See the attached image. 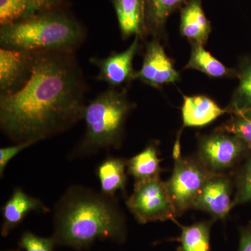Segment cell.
I'll list each match as a JSON object with an SVG mask.
<instances>
[{"label":"cell","mask_w":251,"mask_h":251,"mask_svg":"<svg viewBox=\"0 0 251 251\" xmlns=\"http://www.w3.org/2000/svg\"><path fill=\"white\" fill-rule=\"evenodd\" d=\"M87 85L74 52H36L30 78L0 96V128L16 143L52 138L83 120Z\"/></svg>","instance_id":"6da1fadb"},{"label":"cell","mask_w":251,"mask_h":251,"mask_svg":"<svg viewBox=\"0 0 251 251\" xmlns=\"http://www.w3.org/2000/svg\"><path fill=\"white\" fill-rule=\"evenodd\" d=\"M126 227L115 197L85 186H70L54 208L56 244L82 250L100 240L125 242Z\"/></svg>","instance_id":"7a4b0ae2"},{"label":"cell","mask_w":251,"mask_h":251,"mask_svg":"<svg viewBox=\"0 0 251 251\" xmlns=\"http://www.w3.org/2000/svg\"><path fill=\"white\" fill-rule=\"evenodd\" d=\"M85 39V28L64 9L0 26V45L4 49L75 52Z\"/></svg>","instance_id":"3957f363"},{"label":"cell","mask_w":251,"mask_h":251,"mask_svg":"<svg viewBox=\"0 0 251 251\" xmlns=\"http://www.w3.org/2000/svg\"><path fill=\"white\" fill-rule=\"evenodd\" d=\"M132 106L125 92L114 88L91 100L84 113L85 135L73 155L85 156L103 149L120 148L126 120Z\"/></svg>","instance_id":"277c9868"},{"label":"cell","mask_w":251,"mask_h":251,"mask_svg":"<svg viewBox=\"0 0 251 251\" xmlns=\"http://www.w3.org/2000/svg\"><path fill=\"white\" fill-rule=\"evenodd\" d=\"M171 178L165 182L176 216H181L190 209L207 180L215 173H211L197 157L175 158Z\"/></svg>","instance_id":"5b68a950"},{"label":"cell","mask_w":251,"mask_h":251,"mask_svg":"<svg viewBox=\"0 0 251 251\" xmlns=\"http://www.w3.org/2000/svg\"><path fill=\"white\" fill-rule=\"evenodd\" d=\"M126 204L141 224L173 220L177 216L166 184L160 176L135 182L133 192Z\"/></svg>","instance_id":"8992f818"},{"label":"cell","mask_w":251,"mask_h":251,"mask_svg":"<svg viewBox=\"0 0 251 251\" xmlns=\"http://www.w3.org/2000/svg\"><path fill=\"white\" fill-rule=\"evenodd\" d=\"M249 151L242 140L219 129L199 140L197 158L211 173L224 174L234 168Z\"/></svg>","instance_id":"52a82bcc"},{"label":"cell","mask_w":251,"mask_h":251,"mask_svg":"<svg viewBox=\"0 0 251 251\" xmlns=\"http://www.w3.org/2000/svg\"><path fill=\"white\" fill-rule=\"evenodd\" d=\"M35 59L36 52L0 49V96L14 94L27 83Z\"/></svg>","instance_id":"ba28073f"},{"label":"cell","mask_w":251,"mask_h":251,"mask_svg":"<svg viewBox=\"0 0 251 251\" xmlns=\"http://www.w3.org/2000/svg\"><path fill=\"white\" fill-rule=\"evenodd\" d=\"M180 75L175 69L171 59L157 38H153L147 45L143 64L138 72H135L133 80L160 88L168 84L175 83Z\"/></svg>","instance_id":"9c48e42d"},{"label":"cell","mask_w":251,"mask_h":251,"mask_svg":"<svg viewBox=\"0 0 251 251\" xmlns=\"http://www.w3.org/2000/svg\"><path fill=\"white\" fill-rule=\"evenodd\" d=\"M233 184L225 174H214L198 194L193 209L209 213L214 220L226 218L232 209Z\"/></svg>","instance_id":"30bf717a"},{"label":"cell","mask_w":251,"mask_h":251,"mask_svg":"<svg viewBox=\"0 0 251 251\" xmlns=\"http://www.w3.org/2000/svg\"><path fill=\"white\" fill-rule=\"evenodd\" d=\"M138 36L129 47L122 52H113L105 58L92 57L90 62L98 68V80L108 84L110 88H117L128 81L133 80V59L139 48Z\"/></svg>","instance_id":"8fae6325"},{"label":"cell","mask_w":251,"mask_h":251,"mask_svg":"<svg viewBox=\"0 0 251 251\" xmlns=\"http://www.w3.org/2000/svg\"><path fill=\"white\" fill-rule=\"evenodd\" d=\"M31 211L46 214L49 212L50 209L42 201L29 196L22 188H15L11 198L1 209V236L5 237L9 235Z\"/></svg>","instance_id":"7c38bea8"},{"label":"cell","mask_w":251,"mask_h":251,"mask_svg":"<svg viewBox=\"0 0 251 251\" xmlns=\"http://www.w3.org/2000/svg\"><path fill=\"white\" fill-rule=\"evenodd\" d=\"M65 0H0V25L64 9Z\"/></svg>","instance_id":"4fadbf2b"},{"label":"cell","mask_w":251,"mask_h":251,"mask_svg":"<svg viewBox=\"0 0 251 251\" xmlns=\"http://www.w3.org/2000/svg\"><path fill=\"white\" fill-rule=\"evenodd\" d=\"M211 31V23L202 9L201 0H190L181 11L180 31L191 44L204 46Z\"/></svg>","instance_id":"5bb4252c"},{"label":"cell","mask_w":251,"mask_h":251,"mask_svg":"<svg viewBox=\"0 0 251 251\" xmlns=\"http://www.w3.org/2000/svg\"><path fill=\"white\" fill-rule=\"evenodd\" d=\"M226 112H229L228 109L221 108L214 100L206 96H184L181 108L184 127L204 126Z\"/></svg>","instance_id":"9a60e30c"},{"label":"cell","mask_w":251,"mask_h":251,"mask_svg":"<svg viewBox=\"0 0 251 251\" xmlns=\"http://www.w3.org/2000/svg\"><path fill=\"white\" fill-rule=\"evenodd\" d=\"M123 39L146 33L145 0H112Z\"/></svg>","instance_id":"2e32d148"},{"label":"cell","mask_w":251,"mask_h":251,"mask_svg":"<svg viewBox=\"0 0 251 251\" xmlns=\"http://www.w3.org/2000/svg\"><path fill=\"white\" fill-rule=\"evenodd\" d=\"M126 167V161L114 157H109L99 164L97 175L100 181V192L115 197L117 191H125L127 180Z\"/></svg>","instance_id":"e0dca14e"},{"label":"cell","mask_w":251,"mask_h":251,"mask_svg":"<svg viewBox=\"0 0 251 251\" xmlns=\"http://www.w3.org/2000/svg\"><path fill=\"white\" fill-rule=\"evenodd\" d=\"M161 160L158 157L156 145L151 144L141 152L126 161V168L135 182L159 177Z\"/></svg>","instance_id":"ac0fdd59"},{"label":"cell","mask_w":251,"mask_h":251,"mask_svg":"<svg viewBox=\"0 0 251 251\" xmlns=\"http://www.w3.org/2000/svg\"><path fill=\"white\" fill-rule=\"evenodd\" d=\"M185 69H196L213 78L237 77V71L225 66L199 44H192L191 57Z\"/></svg>","instance_id":"d6986e66"},{"label":"cell","mask_w":251,"mask_h":251,"mask_svg":"<svg viewBox=\"0 0 251 251\" xmlns=\"http://www.w3.org/2000/svg\"><path fill=\"white\" fill-rule=\"evenodd\" d=\"M190 0H145L146 33L154 36L163 30L171 14Z\"/></svg>","instance_id":"ffe728a7"},{"label":"cell","mask_w":251,"mask_h":251,"mask_svg":"<svg viewBox=\"0 0 251 251\" xmlns=\"http://www.w3.org/2000/svg\"><path fill=\"white\" fill-rule=\"evenodd\" d=\"M214 221L181 226L180 251H210L211 226Z\"/></svg>","instance_id":"44dd1931"},{"label":"cell","mask_w":251,"mask_h":251,"mask_svg":"<svg viewBox=\"0 0 251 251\" xmlns=\"http://www.w3.org/2000/svg\"><path fill=\"white\" fill-rule=\"evenodd\" d=\"M236 71L239 85L227 108L231 113L251 108V57L243 58Z\"/></svg>","instance_id":"7402d4cb"},{"label":"cell","mask_w":251,"mask_h":251,"mask_svg":"<svg viewBox=\"0 0 251 251\" xmlns=\"http://www.w3.org/2000/svg\"><path fill=\"white\" fill-rule=\"evenodd\" d=\"M232 114L230 120L217 129L237 137L251 151V108Z\"/></svg>","instance_id":"603a6c76"},{"label":"cell","mask_w":251,"mask_h":251,"mask_svg":"<svg viewBox=\"0 0 251 251\" xmlns=\"http://www.w3.org/2000/svg\"><path fill=\"white\" fill-rule=\"evenodd\" d=\"M236 186L232 208L251 201V155L238 174Z\"/></svg>","instance_id":"cb8c5ba5"},{"label":"cell","mask_w":251,"mask_h":251,"mask_svg":"<svg viewBox=\"0 0 251 251\" xmlns=\"http://www.w3.org/2000/svg\"><path fill=\"white\" fill-rule=\"evenodd\" d=\"M53 237H41L25 232L21 236L19 246L25 251H53L54 245Z\"/></svg>","instance_id":"d4e9b609"},{"label":"cell","mask_w":251,"mask_h":251,"mask_svg":"<svg viewBox=\"0 0 251 251\" xmlns=\"http://www.w3.org/2000/svg\"><path fill=\"white\" fill-rule=\"evenodd\" d=\"M36 144L35 142H23V143H16L14 146L6 147L0 149V176L1 178L4 176L6 167L8 163L14 158L16 155L21 152L23 150H25Z\"/></svg>","instance_id":"484cf974"},{"label":"cell","mask_w":251,"mask_h":251,"mask_svg":"<svg viewBox=\"0 0 251 251\" xmlns=\"http://www.w3.org/2000/svg\"><path fill=\"white\" fill-rule=\"evenodd\" d=\"M238 251H251V222L241 229Z\"/></svg>","instance_id":"4316f807"}]
</instances>
